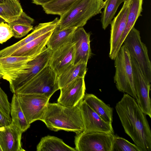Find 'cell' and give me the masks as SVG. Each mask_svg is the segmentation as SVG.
<instances>
[{"instance_id": "1", "label": "cell", "mask_w": 151, "mask_h": 151, "mask_svg": "<svg viewBox=\"0 0 151 151\" xmlns=\"http://www.w3.org/2000/svg\"><path fill=\"white\" fill-rule=\"evenodd\" d=\"M115 109L125 133L141 151H151V131L145 114L135 99L126 93Z\"/></svg>"}, {"instance_id": "2", "label": "cell", "mask_w": 151, "mask_h": 151, "mask_svg": "<svg viewBox=\"0 0 151 151\" xmlns=\"http://www.w3.org/2000/svg\"><path fill=\"white\" fill-rule=\"evenodd\" d=\"M41 121L51 130H64L76 134L83 132L84 128L78 106L70 107L59 103H49Z\"/></svg>"}, {"instance_id": "3", "label": "cell", "mask_w": 151, "mask_h": 151, "mask_svg": "<svg viewBox=\"0 0 151 151\" xmlns=\"http://www.w3.org/2000/svg\"><path fill=\"white\" fill-rule=\"evenodd\" d=\"M105 4L103 0H77L60 16L57 27L60 30L82 27L92 17L102 13Z\"/></svg>"}, {"instance_id": "4", "label": "cell", "mask_w": 151, "mask_h": 151, "mask_svg": "<svg viewBox=\"0 0 151 151\" xmlns=\"http://www.w3.org/2000/svg\"><path fill=\"white\" fill-rule=\"evenodd\" d=\"M114 60L115 71L114 79L117 88L137 99L131 56L124 45L121 46Z\"/></svg>"}, {"instance_id": "5", "label": "cell", "mask_w": 151, "mask_h": 151, "mask_svg": "<svg viewBox=\"0 0 151 151\" xmlns=\"http://www.w3.org/2000/svg\"><path fill=\"white\" fill-rule=\"evenodd\" d=\"M52 51L47 47L23 67L6 78L13 93L27 83L48 65Z\"/></svg>"}, {"instance_id": "6", "label": "cell", "mask_w": 151, "mask_h": 151, "mask_svg": "<svg viewBox=\"0 0 151 151\" xmlns=\"http://www.w3.org/2000/svg\"><path fill=\"white\" fill-rule=\"evenodd\" d=\"M59 89L57 76L48 65L14 93L38 94L50 98Z\"/></svg>"}, {"instance_id": "7", "label": "cell", "mask_w": 151, "mask_h": 151, "mask_svg": "<svg viewBox=\"0 0 151 151\" xmlns=\"http://www.w3.org/2000/svg\"><path fill=\"white\" fill-rule=\"evenodd\" d=\"M131 57L137 61L143 75L151 82V63L147 48L141 41L140 32L133 27L124 41L123 44Z\"/></svg>"}, {"instance_id": "8", "label": "cell", "mask_w": 151, "mask_h": 151, "mask_svg": "<svg viewBox=\"0 0 151 151\" xmlns=\"http://www.w3.org/2000/svg\"><path fill=\"white\" fill-rule=\"evenodd\" d=\"M75 137L76 151H111L114 133L97 131H83Z\"/></svg>"}, {"instance_id": "9", "label": "cell", "mask_w": 151, "mask_h": 151, "mask_svg": "<svg viewBox=\"0 0 151 151\" xmlns=\"http://www.w3.org/2000/svg\"><path fill=\"white\" fill-rule=\"evenodd\" d=\"M22 109L28 123L40 120L50 98L35 94H16Z\"/></svg>"}, {"instance_id": "10", "label": "cell", "mask_w": 151, "mask_h": 151, "mask_svg": "<svg viewBox=\"0 0 151 151\" xmlns=\"http://www.w3.org/2000/svg\"><path fill=\"white\" fill-rule=\"evenodd\" d=\"M136 101L145 114L151 118V102L149 96L150 83L142 73L137 61L131 56Z\"/></svg>"}, {"instance_id": "11", "label": "cell", "mask_w": 151, "mask_h": 151, "mask_svg": "<svg viewBox=\"0 0 151 151\" xmlns=\"http://www.w3.org/2000/svg\"><path fill=\"white\" fill-rule=\"evenodd\" d=\"M77 106L81 112L84 128L83 131L114 133L112 124L104 121L83 99Z\"/></svg>"}, {"instance_id": "12", "label": "cell", "mask_w": 151, "mask_h": 151, "mask_svg": "<svg viewBox=\"0 0 151 151\" xmlns=\"http://www.w3.org/2000/svg\"><path fill=\"white\" fill-rule=\"evenodd\" d=\"M130 0L124 2L122 8L110 24V51L109 56L114 60L116 50L126 28Z\"/></svg>"}, {"instance_id": "13", "label": "cell", "mask_w": 151, "mask_h": 151, "mask_svg": "<svg viewBox=\"0 0 151 151\" xmlns=\"http://www.w3.org/2000/svg\"><path fill=\"white\" fill-rule=\"evenodd\" d=\"M60 90V93L57 103L66 107L75 106L83 99L85 94L84 78L77 79Z\"/></svg>"}, {"instance_id": "14", "label": "cell", "mask_w": 151, "mask_h": 151, "mask_svg": "<svg viewBox=\"0 0 151 151\" xmlns=\"http://www.w3.org/2000/svg\"><path fill=\"white\" fill-rule=\"evenodd\" d=\"M75 56V45L71 42L52 51L48 65L58 76L73 64Z\"/></svg>"}, {"instance_id": "15", "label": "cell", "mask_w": 151, "mask_h": 151, "mask_svg": "<svg viewBox=\"0 0 151 151\" xmlns=\"http://www.w3.org/2000/svg\"><path fill=\"white\" fill-rule=\"evenodd\" d=\"M90 35L83 27L78 28L73 35L71 42L75 45V56L73 64L87 63L92 55L90 47Z\"/></svg>"}, {"instance_id": "16", "label": "cell", "mask_w": 151, "mask_h": 151, "mask_svg": "<svg viewBox=\"0 0 151 151\" xmlns=\"http://www.w3.org/2000/svg\"><path fill=\"white\" fill-rule=\"evenodd\" d=\"M22 132L12 123L0 128V146L2 151H24L22 147Z\"/></svg>"}, {"instance_id": "17", "label": "cell", "mask_w": 151, "mask_h": 151, "mask_svg": "<svg viewBox=\"0 0 151 151\" xmlns=\"http://www.w3.org/2000/svg\"><path fill=\"white\" fill-rule=\"evenodd\" d=\"M52 31L48 32L29 42L15 51L11 55L31 57L36 56L47 47V42Z\"/></svg>"}, {"instance_id": "18", "label": "cell", "mask_w": 151, "mask_h": 151, "mask_svg": "<svg viewBox=\"0 0 151 151\" xmlns=\"http://www.w3.org/2000/svg\"><path fill=\"white\" fill-rule=\"evenodd\" d=\"M87 63H82L71 64L67 67L57 76V81L60 89L74 80L84 78L87 71Z\"/></svg>"}, {"instance_id": "19", "label": "cell", "mask_w": 151, "mask_h": 151, "mask_svg": "<svg viewBox=\"0 0 151 151\" xmlns=\"http://www.w3.org/2000/svg\"><path fill=\"white\" fill-rule=\"evenodd\" d=\"M35 57L10 55L0 58V70L3 75L2 78L5 79Z\"/></svg>"}, {"instance_id": "20", "label": "cell", "mask_w": 151, "mask_h": 151, "mask_svg": "<svg viewBox=\"0 0 151 151\" xmlns=\"http://www.w3.org/2000/svg\"><path fill=\"white\" fill-rule=\"evenodd\" d=\"M83 100L104 121L112 124L113 109L92 94H85Z\"/></svg>"}, {"instance_id": "21", "label": "cell", "mask_w": 151, "mask_h": 151, "mask_svg": "<svg viewBox=\"0 0 151 151\" xmlns=\"http://www.w3.org/2000/svg\"><path fill=\"white\" fill-rule=\"evenodd\" d=\"M77 28L72 27L60 30L57 26L48 39L47 47L53 51L71 42L73 34Z\"/></svg>"}, {"instance_id": "22", "label": "cell", "mask_w": 151, "mask_h": 151, "mask_svg": "<svg viewBox=\"0 0 151 151\" xmlns=\"http://www.w3.org/2000/svg\"><path fill=\"white\" fill-rule=\"evenodd\" d=\"M143 0H130L126 26L116 50V55L123 44L124 41L140 16L142 10Z\"/></svg>"}, {"instance_id": "23", "label": "cell", "mask_w": 151, "mask_h": 151, "mask_svg": "<svg viewBox=\"0 0 151 151\" xmlns=\"http://www.w3.org/2000/svg\"><path fill=\"white\" fill-rule=\"evenodd\" d=\"M34 19L23 12L18 18L7 23L12 31L13 36L16 38H21L33 29L32 24Z\"/></svg>"}, {"instance_id": "24", "label": "cell", "mask_w": 151, "mask_h": 151, "mask_svg": "<svg viewBox=\"0 0 151 151\" xmlns=\"http://www.w3.org/2000/svg\"><path fill=\"white\" fill-rule=\"evenodd\" d=\"M23 12L18 0H4L0 3V17L7 23L17 19Z\"/></svg>"}, {"instance_id": "25", "label": "cell", "mask_w": 151, "mask_h": 151, "mask_svg": "<svg viewBox=\"0 0 151 151\" xmlns=\"http://www.w3.org/2000/svg\"><path fill=\"white\" fill-rule=\"evenodd\" d=\"M37 151H76L57 137L47 135L42 137L37 146Z\"/></svg>"}, {"instance_id": "26", "label": "cell", "mask_w": 151, "mask_h": 151, "mask_svg": "<svg viewBox=\"0 0 151 151\" xmlns=\"http://www.w3.org/2000/svg\"><path fill=\"white\" fill-rule=\"evenodd\" d=\"M10 104V114L12 123L18 127L23 133L30 127L22 109L16 94L13 93Z\"/></svg>"}, {"instance_id": "27", "label": "cell", "mask_w": 151, "mask_h": 151, "mask_svg": "<svg viewBox=\"0 0 151 151\" xmlns=\"http://www.w3.org/2000/svg\"><path fill=\"white\" fill-rule=\"evenodd\" d=\"M77 0H52L42 6L48 14L62 15L68 10Z\"/></svg>"}, {"instance_id": "28", "label": "cell", "mask_w": 151, "mask_h": 151, "mask_svg": "<svg viewBox=\"0 0 151 151\" xmlns=\"http://www.w3.org/2000/svg\"><path fill=\"white\" fill-rule=\"evenodd\" d=\"M104 9L102 12L101 22L102 27L105 29L110 24L118 8L123 0H105Z\"/></svg>"}, {"instance_id": "29", "label": "cell", "mask_w": 151, "mask_h": 151, "mask_svg": "<svg viewBox=\"0 0 151 151\" xmlns=\"http://www.w3.org/2000/svg\"><path fill=\"white\" fill-rule=\"evenodd\" d=\"M111 151H141L135 144L122 137L115 136Z\"/></svg>"}, {"instance_id": "30", "label": "cell", "mask_w": 151, "mask_h": 151, "mask_svg": "<svg viewBox=\"0 0 151 151\" xmlns=\"http://www.w3.org/2000/svg\"><path fill=\"white\" fill-rule=\"evenodd\" d=\"M13 37L11 29L7 23H0V44H3Z\"/></svg>"}, {"instance_id": "31", "label": "cell", "mask_w": 151, "mask_h": 151, "mask_svg": "<svg viewBox=\"0 0 151 151\" xmlns=\"http://www.w3.org/2000/svg\"><path fill=\"white\" fill-rule=\"evenodd\" d=\"M0 108L6 114L10 116V104L7 95L0 87Z\"/></svg>"}, {"instance_id": "32", "label": "cell", "mask_w": 151, "mask_h": 151, "mask_svg": "<svg viewBox=\"0 0 151 151\" xmlns=\"http://www.w3.org/2000/svg\"><path fill=\"white\" fill-rule=\"evenodd\" d=\"M12 122L10 116L7 114L0 108V128L8 126Z\"/></svg>"}, {"instance_id": "33", "label": "cell", "mask_w": 151, "mask_h": 151, "mask_svg": "<svg viewBox=\"0 0 151 151\" xmlns=\"http://www.w3.org/2000/svg\"><path fill=\"white\" fill-rule=\"evenodd\" d=\"M32 2L36 4L40 5L42 6L44 4L49 2L52 0H32Z\"/></svg>"}, {"instance_id": "34", "label": "cell", "mask_w": 151, "mask_h": 151, "mask_svg": "<svg viewBox=\"0 0 151 151\" xmlns=\"http://www.w3.org/2000/svg\"><path fill=\"white\" fill-rule=\"evenodd\" d=\"M2 22H5V21L3 19L0 17V23Z\"/></svg>"}, {"instance_id": "35", "label": "cell", "mask_w": 151, "mask_h": 151, "mask_svg": "<svg viewBox=\"0 0 151 151\" xmlns=\"http://www.w3.org/2000/svg\"><path fill=\"white\" fill-rule=\"evenodd\" d=\"M3 76V73H2V72L0 70V79L1 78H2Z\"/></svg>"}, {"instance_id": "36", "label": "cell", "mask_w": 151, "mask_h": 151, "mask_svg": "<svg viewBox=\"0 0 151 151\" xmlns=\"http://www.w3.org/2000/svg\"><path fill=\"white\" fill-rule=\"evenodd\" d=\"M129 0H123V1H124V2H125L126 1H128Z\"/></svg>"}, {"instance_id": "37", "label": "cell", "mask_w": 151, "mask_h": 151, "mask_svg": "<svg viewBox=\"0 0 151 151\" xmlns=\"http://www.w3.org/2000/svg\"><path fill=\"white\" fill-rule=\"evenodd\" d=\"M4 0H0V3L2 2Z\"/></svg>"}]
</instances>
